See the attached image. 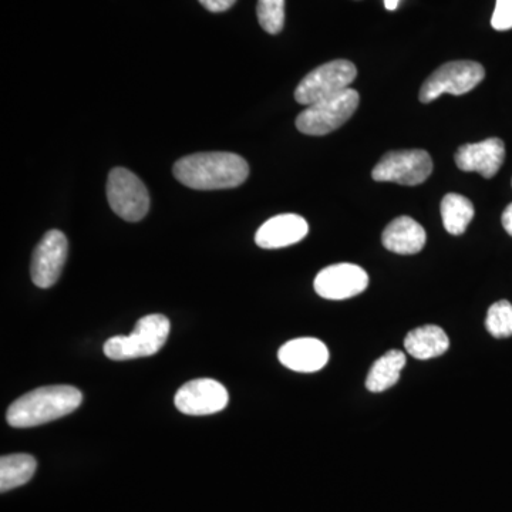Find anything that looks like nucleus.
I'll list each match as a JSON object with an SVG mask.
<instances>
[{
	"instance_id": "obj_7",
	"label": "nucleus",
	"mask_w": 512,
	"mask_h": 512,
	"mask_svg": "<svg viewBox=\"0 0 512 512\" xmlns=\"http://www.w3.org/2000/svg\"><path fill=\"white\" fill-rule=\"evenodd\" d=\"M484 77V67L477 62L460 60V62L443 64L421 86L420 101L426 104L431 103L439 99L441 94L461 96L471 92L474 87L483 82Z\"/></svg>"
},
{
	"instance_id": "obj_16",
	"label": "nucleus",
	"mask_w": 512,
	"mask_h": 512,
	"mask_svg": "<svg viewBox=\"0 0 512 512\" xmlns=\"http://www.w3.org/2000/svg\"><path fill=\"white\" fill-rule=\"evenodd\" d=\"M404 348L414 359L429 360L444 355L450 348V340L439 326L426 325L406 336Z\"/></svg>"
},
{
	"instance_id": "obj_22",
	"label": "nucleus",
	"mask_w": 512,
	"mask_h": 512,
	"mask_svg": "<svg viewBox=\"0 0 512 512\" xmlns=\"http://www.w3.org/2000/svg\"><path fill=\"white\" fill-rule=\"evenodd\" d=\"M491 25L500 32L512 29V0H497Z\"/></svg>"
},
{
	"instance_id": "obj_20",
	"label": "nucleus",
	"mask_w": 512,
	"mask_h": 512,
	"mask_svg": "<svg viewBox=\"0 0 512 512\" xmlns=\"http://www.w3.org/2000/svg\"><path fill=\"white\" fill-rule=\"evenodd\" d=\"M256 15L265 32L278 35L285 25V0H258Z\"/></svg>"
},
{
	"instance_id": "obj_4",
	"label": "nucleus",
	"mask_w": 512,
	"mask_h": 512,
	"mask_svg": "<svg viewBox=\"0 0 512 512\" xmlns=\"http://www.w3.org/2000/svg\"><path fill=\"white\" fill-rule=\"evenodd\" d=\"M359 103V93L349 87L306 107L296 119V127L306 136H326L342 127L355 114Z\"/></svg>"
},
{
	"instance_id": "obj_12",
	"label": "nucleus",
	"mask_w": 512,
	"mask_h": 512,
	"mask_svg": "<svg viewBox=\"0 0 512 512\" xmlns=\"http://www.w3.org/2000/svg\"><path fill=\"white\" fill-rule=\"evenodd\" d=\"M505 160L504 141L488 138L481 143L464 144L456 153V164L466 173H478L484 178H493L503 167Z\"/></svg>"
},
{
	"instance_id": "obj_1",
	"label": "nucleus",
	"mask_w": 512,
	"mask_h": 512,
	"mask_svg": "<svg viewBox=\"0 0 512 512\" xmlns=\"http://www.w3.org/2000/svg\"><path fill=\"white\" fill-rule=\"evenodd\" d=\"M249 165L232 153H198L174 164V177L192 190H228L247 181Z\"/></svg>"
},
{
	"instance_id": "obj_2",
	"label": "nucleus",
	"mask_w": 512,
	"mask_h": 512,
	"mask_svg": "<svg viewBox=\"0 0 512 512\" xmlns=\"http://www.w3.org/2000/svg\"><path fill=\"white\" fill-rule=\"evenodd\" d=\"M83 393L73 386H45L10 404L6 419L16 429L42 426L79 409Z\"/></svg>"
},
{
	"instance_id": "obj_3",
	"label": "nucleus",
	"mask_w": 512,
	"mask_h": 512,
	"mask_svg": "<svg viewBox=\"0 0 512 512\" xmlns=\"http://www.w3.org/2000/svg\"><path fill=\"white\" fill-rule=\"evenodd\" d=\"M170 335V320L164 315H148L138 320L130 336H114L104 343V355L111 360L140 359L156 355Z\"/></svg>"
},
{
	"instance_id": "obj_8",
	"label": "nucleus",
	"mask_w": 512,
	"mask_h": 512,
	"mask_svg": "<svg viewBox=\"0 0 512 512\" xmlns=\"http://www.w3.org/2000/svg\"><path fill=\"white\" fill-rule=\"evenodd\" d=\"M433 173V161L424 150L390 151L373 168V180L402 185L423 184Z\"/></svg>"
},
{
	"instance_id": "obj_13",
	"label": "nucleus",
	"mask_w": 512,
	"mask_h": 512,
	"mask_svg": "<svg viewBox=\"0 0 512 512\" xmlns=\"http://www.w3.org/2000/svg\"><path fill=\"white\" fill-rule=\"evenodd\" d=\"M308 232V222L301 215H276L256 231L255 242L264 249L291 247L301 242Z\"/></svg>"
},
{
	"instance_id": "obj_19",
	"label": "nucleus",
	"mask_w": 512,
	"mask_h": 512,
	"mask_svg": "<svg viewBox=\"0 0 512 512\" xmlns=\"http://www.w3.org/2000/svg\"><path fill=\"white\" fill-rule=\"evenodd\" d=\"M474 214L476 210L473 202L463 195L451 192L441 201V218L448 234H464L470 222L473 221Z\"/></svg>"
},
{
	"instance_id": "obj_18",
	"label": "nucleus",
	"mask_w": 512,
	"mask_h": 512,
	"mask_svg": "<svg viewBox=\"0 0 512 512\" xmlns=\"http://www.w3.org/2000/svg\"><path fill=\"white\" fill-rule=\"evenodd\" d=\"M37 461L29 454H10L0 458V491L13 490L28 484L35 476Z\"/></svg>"
},
{
	"instance_id": "obj_15",
	"label": "nucleus",
	"mask_w": 512,
	"mask_h": 512,
	"mask_svg": "<svg viewBox=\"0 0 512 512\" xmlns=\"http://www.w3.org/2000/svg\"><path fill=\"white\" fill-rule=\"evenodd\" d=\"M426 231L413 218H396L383 231L382 242L386 249L399 255L419 254L426 245Z\"/></svg>"
},
{
	"instance_id": "obj_23",
	"label": "nucleus",
	"mask_w": 512,
	"mask_h": 512,
	"mask_svg": "<svg viewBox=\"0 0 512 512\" xmlns=\"http://www.w3.org/2000/svg\"><path fill=\"white\" fill-rule=\"evenodd\" d=\"M198 2L212 13H221L231 9L237 0H198Z\"/></svg>"
},
{
	"instance_id": "obj_11",
	"label": "nucleus",
	"mask_w": 512,
	"mask_h": 512,
	"mask_svg": "<svg viewBox=\"0 0 512 512\" xmlns=\"http://www.w3.org/2000/svg\"><path fill=\"white\" fill-rule=\"evenodd\" d=\"M369 276L365 269L353 264L330 265L315 279V291L329 301H343L365 292Z\"/></svg>"
},
{
	"instance_id": "obj_5",
	"label": "nucleus",
	"mask_w": 512,
	"mask_h": 512,
	"mask_svg": "<svg viewBox=\"0 0 512 512\" xmlns=\"http://www.w3.org/2000/svg\"><path fill=\"white\" fill-rule=\"evenodd\" d=\"M356 76V66L349 60H333L322 64L303 77L302 82L296 87L295 100L302 106H311L349 89Z\"/></svg>"
},
{
	"instance_id": "obj_10",
	"label": "nucleus",
	"mask_w": 512,
	"mask_h": 512,
	"mask_svg": "<svg viewBox=\"0 0 512 512\" xmlns=\"http://www.w3.org/2000/svg\"><path fill=\"white\" fill-rule=\"evenodd\" d=\"M228 402L227 389L212 379H197L185 383L174 399L177 410L187 416H210L222 412Z\"/></svg>"
},
{
	"instance_id": "obj_25",
	"label": "nucleus",
	"mask_w": 512,
	"mask_h": 512,
	"mask_svg": "<svg viewBox=\"0 0 512 512\" xmlns=\"http://www.w3.org/2000/svg\"><path fill=\"white\" fill-rule=\"evenodd\" d=\"M400 0H384V6L387 10H396Z\"/></svg>"
},
{
	"instance_id": "obj_17",
	"label": "nucleus",
	"mask_w": 512,
	"mask_h": 512,
	"mask_svg": "<svg viewBox=\"0 0 512 512\" xmlns=\"http://www.w3.org/2000/svg\"><path fill=\"white\" fill-rule=\"evenodd\" d=\"M406 366V355L400 350H389L373 363L366 379L369 392L382 393L399 382L400 373Z\"/></svg>"
},
{
	"instance_id": "obj_9",
	"label": "nucleus",
	"mask_w": 512,
	"mask_h": 512,
	"mask_svg": "<svg viewBox=\"0 0 512 512\" xmlns=\"http://www.w3.org/2000/svg\"><path fill=\"white\" fill-rule=\"evenodd\" d=\"M67 251L69 242L62 231L52 229L46 232L33 252L30 268L33 284L42 289L52 288L62 275Z\"/></svg>"
},
{
	"instance_id": "obj_6",
	"label": "nucleus",
	"mask_w": 512,
	"mask_h": 512,
	"mask_svg": "<svg viewBox=\"0 0 512 512\" xmlns=\"http://www.w3.org/2000/svg\"><path fill=\"white\" fill-rule=\"evenodd\" d=\"M111 210L128 222L143 220L150 210V194L136 174L123 167L113 168L107 181Z\"/></svg>"
},
{
	"instance_id": "obj_14",
	"label": "nucleus",
	"mask_w": 512,
	"mask_h": 512,
	"mask_svg": "<svg viewBox=\"0 0 512 512\" xmlns=\"http://www.w3.org/2000/svg\"><path fill=\"white\" fill-rule=\"evenodd\" d=\"M279 362L293 372L315 373L329 362V350L319 339L289 340L278 353Z\"/></svg>"
},
{
	"instance_id": "obj_24",
	"label": "nucleus",
	"mask_w": 512,
	"mask_h": 512,
	"mask_svg": "<svg viewBox=\"0 0 512 512\" xmlns=\"http://www.w3.org/2000/svg\"><path fill=\"white\" fill-rule=\"evenodd\" d=\"M501 221H503V227L505 231L508 232V234L512 237V204L508 205L507 208H505V211L503 212V218H501Z\"/></svg>"
},
{
	"instance_id": "obj_21",
	"label": "nucleus",
	"mask_w": 512,
	"mask_h": 512,
	"mask_svg": "<svg viewBox=\"0 0 512 512\" xmlns=\"http://www.w3.org/2000/svg\"><path fill=\"white\" fill-rule=\"evenodd\" d=\"M485 326L491 336L497 339L512 336V305L508 301L495 302L488 309Z\"/></svg>"
}]
</instances>
